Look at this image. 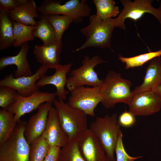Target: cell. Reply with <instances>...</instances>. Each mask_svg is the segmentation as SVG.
Instances as JSON below:
<instances>
[{
  "label": "cell",
  "instance_id": "cell-1",
  "mask_svg": "<svg viewBox=\"0 0 161 161\" xmlns=\"http://www.w3.org/2000/svg\"><path fill=\"white\" fill-rule=\"evenodd\" d=\"M131 81L123 78L119 73L110 70L100 87L101 103L106 109L114 108L119 103L128 105L133 96Z\"/></svg>",
  "mask_w": 161,
  "mask_h": 161
},
{
  "label": "cell",
  "instance_id": "cell-2",
  "mask_svg": "<svg viewBox=\"0 0 161 161\" xmlns=\"http://www.w3.org/2000/svg\"><path fill=\"white\" fill-rule=\"evenodd\" d=\"M121 126L117 115L106 114L97 117L90 124L89 128L97 136L103 145L109 161H116L114 153L120 134Z\"/></svg>",
  "mask_w": 161,
  "mask_h": 161
},
{
  "label": "cell",
  "instance_id": "cell-3",
  "mask_svg": "<svg viewBox=\"0 0 161 161\" xmlns=\"http://www.w3.org/2000/svg\"><path fill=\"white\" fill-rule=\"evenodd\" d=\"M114 27L110 18L103 20L96 14L90 16L89 23L80 30L86 40L80 47L73 51L75 52L89 47L107 48L112 50L111 38Z\"/></svg>",
  "mask_w": 161,
  "mask_h": 161
},
{
  "label": "cell",
  "instance_id": "cell-4",
  "mask_svg": "<svg viewBox=\"0 0 161 161\" xmlns=\"http://www.w3.org/2000/svg\"><path fill=\"white\" fill-rule=\"evenodd\" d=\"M53 104L61 124L68 136V141L76 139L88 129L87 115L83 112L58 98L54 100Z\"/></svg>",
  "mask_w": 161,
  "mask_h": 161
},
{
  "label": "cell",
  "instance_id": "cell-5",
  "mask_svg": "<svg viewBox=\"0 0 161 161\" xmlns=\"http://www.w3.org/2000/svg\"><path fill=\"white\" fill-rule=\"evenodd\" d=\"M26 123L20 119L10 137L0 145V161H29L30 144L24 134Z\"/></svg>",
  "mask_w": 161,
  "mask_h": 161
},
{
  "label": "cell",
  "instance_id": "cell-6",
  "mask_svg": "<svg viewBox=\"0 0 161 161\" xmlns=\"http://www.w3.org/2000/svg\"><path fill=\"white\" fill-rule=\"evenodd\" d=\"M106 62L98 55L91 58L85 56L81 65L69 73L66 85L68 90L70 92L76 87L84 85L100 87L103 80L99 79L94 68L98 64Z\"/></svg>",
  "mask_w": 161,
  "mask_h": 161
},
{
  "label": "cell",
  "instance_id": "cell-7",
  "mask_svg": "<svg viewBox=\"0 0 161 161\" xmlns=\"http://www.w3.org/2000/svg\"><path fill=\"white\" fill-rule=\"evenodd\" d=\"M86 0H70L64 4L59 1L44 0L37 8L43 15H59L71 17L75 23H80L83 18L90 16L91 10Z\"/></svg>",
  "mask_w": 161,
  "mask_h": 161
},
{
  "label": "cell",
  "instance_id": "cell-8",
  "mask_svg": "<svg viewBox=\"0 0 161 161\" xmlns=\"http://www.w3.org/2000/svg\"><path fill=\"white\" fill-rule=\"evenodd\" d=\"M120 1L123 8L117 18H110L111 24L114 27L125 30L124 22L126 19L129 18L136 21L145 13L153 15L161 25V4L159 8H155L151 5L153 0H135L134 1L121 0Z\"/></svg>",
  "mask_w": 161,
  "mask_h": 161
},
{
  "label": "cell",
  "instance_id": "cell-9",
  "mask_svg": "<svg viewBox=\"0 0 161 161\" xmlns=\"http://www.w3.org/2000/svg\"><path fill=\"white\" fill-rule=\"evenodd\" d=\"M102 99L100 87L82 86L70 91L68 103L71 107L93 117L95 116V109L98 103H101Z\"/></svg>",
  "mask_w": 161,
  "mask_h": 161
},
{
  "label": "cell",
  "instance_id": "cell-10",
  "mask_svg": "<svg viewBox=\"0 0 161 161\" xmlns=\"http://www.w3.org/2000/svg\"><path fill=\"white\" fill-rule=\"evenodd\" d=\"M56 97L55 93L42 92L39 90L27 97L18 94L15 103L7 110L14 114L15 120L18 123L22 116L38 109L44 102L53 103Z\"/></svg>",
  "mask_w": 161,
  "mask_h": 161
},
{
  "label": "cell",
  "instance_id": "cell-11",
  "mask_svg": "<svg viewBox=\"0 0 161 161\" xmlns=\"http://www.w3.org/2000/svg\"><path fill=\"white\" fill-rule=\"evenodd\" d=\"M49 68L42 65L32 75L16 78L13 73L6 76L0 81V86H7L16 91L20 95L27 97L39 90L40 87L36 85L38 80L45 75Z\"/></svg>",
  "mask_w": 161,
  "mask_h": 161
},
{
  "label": "cell",
  "instance_id": "cell-12",
  "mask_svg": "<svg viewBox=\"0 0 161 161\" xmlns=\"http://www.w3.org/2000/svg\"><path fill=\"white\" fill-rule=\"evenodd\" d=\"M76 139L80 151L86 161H109L103 145L89 129L82 132Z\"/></svg>",
  "mask_w": 161,
  "mask_h": 161
},
{
  "label": "cell",
  "instance_id": "cell-13",
  "mask_svg": "<svg viewBox=\"0 0 161 161\" xmlns=\"http://www.w3.org/2000/svg\"><path fill=\"white\" fill-rule=\"evenodd\" d=\"M129 111L135 116H148L159 112L161 108V98L152 90L134 95L128 105Z\"/></svg>",
  "mask_w": 161,
  "mask_h": 161
},
{
  "label": "cell",
  "instance_id": "cell-14",
  "mask_svg": "<svg viewBox=\"0 0 161 161\" xmlns=\"http://www.w3.org/2000/svg\"><path fill=\"white\" fill-rule=\"evenodd\" d=\"M52 104L48 102L41 104L37 112L32 115L27 123L24 134L29 144L41 135L45 129L49 113Z\"/></svg>",
  "mask_w": 161,
  "mask_h": 161
},
{
  "label": "cell",
  "instance_id": "cell-15",
  "mask_svg": "<svg viewBox=\"0 0 161 161\" xmlns=\"http://www.w3.org/2000/svg\"><path fill=\"white\" fill-rule=\"evenodd\" d=\"M72 64L70 63L64 65L59 64L55 69V73L51 75H44L37 81L36 85L39 87H43L48 84L54 86L56 88L55 93L58 99L65 100L69 92L65 88L66 85L67 74L71 71Z\"/></svg>",
  "mask_w": 161,
  "mask_h": 161
},
{
  "label": "cell",
  "instance_id": "cell-16",
  "mask_svg": "<svg viewBox=\"0 0 161 161\" xmlns=\"http://www.w3.org/2000/svg\"><path fill=\"white\" fill-rule=\"evenodd\" d=\"M50 146L61 148L68 141V136L60 123L56 110L49 111L45 129L41 135Z\"/></svg>",
  "mask_w": 161,
  "mask_h": 161
},
{
  "label": "cell",
  "instance_id": "cell-17",
  "mask_svg": "<svg viewBox=\"0 0 161 161\" xmlns=\"http://www.w3.org/2000/svg\"><path fill=\"white\" fill-rule=\"evenodd\" d=\"M30 47L28 42H25L21 46L20 51L16 55L1 57L0 70H1L8 66L14 65L17 66L13 75L15 78L32 75L33 74L27 58Z\"/></svg>",
  "mask_w": 161,
  "mask_h": 161
},
{
  "label": "cell",
  "instance_id": "cell-18",
  "mask_svg": "<svg viewBox=\"0 0 161 161\" xmlns=\"http://www.w3.org/2000/svg\"><path fill=\"white\" fill-rule=\"evenodd\" d=\"M13 20L27 25L35 26L39 15L35 1L33 0H21L14 9L8 11Z\"/></svg>",
  "mask_w": 161,
  "mask_h": 161
},
{
  "label": "cell",
  "instance_id": "cell-19",
  "mask_svg": "<svg viewBox=\"0 0 161 161\" xmlns=\"http://www.w3.org/2000/svg\"><path fill=\"white\" fill-rule=\"evenodd\" d=\"M62 45L56 42L41 45H35L33 51L37 61L49 69H54L58 66Z\"/></svg>",
  "mask_w": 161,
  "mask_h": 161
},
{
  "label": "cell",
  "instance_id": "cell-20",
  "mask_svg": "<svg viewBox=\"0 0 161 161\" xmlns=\"http://www.w3.org/2000/svg\"><path fill=\"white\" fill-rule=\"evenodd\" d=\"M161 84V58L157 57L150 61L145 69V74L142 83L135 87L132 92L133 95L152 90Z\"/></svg>",
  "mask_w": 161,
  "mask_h": 161
},
{
  "label": "cell",
  "instance_id": "cell-21",
  "mask_svg": "<svg viewBox=\"0 0 161 161\" xmlns=\"http://www.w3.org/2000/svg\"><path fill=\"white\" fill-rule=\"evenodd\" d=\"M13 21L8 11L0 10V49L4 50L13 46L15 40Z\"/></svg>",
  "mask_w": 161,
  "mask_h": 161
},
{
  "label": "cell",
  "instance_id": "cell-22",
  "mask_svg": "<svg viewBox=\"0 0 161 161\" xmlns=\"http://www.w3.org/2000/svg\"><path fill=\"white\" fill-rule=\"evenodd\" d=\"M38 18L39 20L37 21L32 32L34 37L40 39L45 45L57 42L55 32L53 27L43 15L40 14Z\"/></svg>",
  "mask_w": 161,
  "mask_h": 161
},
{
  "label": "cell",
  "instance_id": "cell-23",
  "mask_svg": "<svg viewBox=\"0 0 161 161\" xmlns=\"http://www.w3.org/2000/svg\"><path fill=\"white\" fill-rule=\"evenodd\" d=\"M17 123L13 113L8 110L0 109V145L10 137Z\"/></svg>",
  "mask_w": 161,
  "mask_h": 161
},
{
  "label": "cell",
  "instance_id": "cell-24",
  "mask_svg": "<svg viewBox=\"0 0 161 161\" xmlns=\"http://www.w3.org/2000/svg\"><path fill=\"white\" fill-rule=\"evenodd\" d=\"M43 15L53 27L55 32L56 42L62 46V38L63 34L73 22V19L70 17L66 15Z\"/></svg>",
  "mask_w": 161,
  "mask_h": 161
},
{
  "label": "cell",
  "instance_id": "cell-25",
  "mask_svg": "<svg viewBox=\"0 0 161 161\" xmlns=\"http://www.w3.org/2000/svg\"><path fill=\"white\" fill-rule=\"evenodd\" d=\"M58 161H86L80 151L77 139L68 141L61 148Z\"/></svg>",
  "mask_w": 161,
  "mask_h": 161
},
{
  "label": "cell",
  "instance_id": "cell-26",
  "mask_svg": "<svg viewBox=\"0 0 161 161\" xmlns=\"http://www.w3.org/2000/svg\"><path fill=\"white\" fill-rule=\"evenodd\" d=\"M50 145L41 135L30 144L29 161H44Z\"/></svg>",
  "mask_w": 161,
  "mask_h": 161
},
{
  "label": "cell",
  "instance_id": "cell-27",
  "mask_svg": "<svg viewBox=\"0 0 161 161\" xmlns=\"http://www.w3.org/2000/svg\"><path fill=\"white\" fill-rule=\"evenodd\" d=\"M13 32L15 47H21L23 44L33 40L32 32L35 26L27 25L13 21Z\"/></svg>",
  "mask_w": 161,
  "mask_h": 161
},
{
  "label": "cell",
  "instance_id": "cell-28",
  "mask_svg": "<svg viewBox=\"0 0 161 161\" xmlns=\"http://www.w3.org/2000/svg\"><path fill=\"white\" fill-rule=\"evenodd\" d=\"M96 9V14L103 20L114 17L119 13L118 7L113 0H94Z\"/></svg>",
  "mask_w": 161,
  "mask_h": 161
},
{
  "label": "cell",
  "instance_id": "cell-29",
  "mask_svg": "<svg viewBox=\"0 0 161 161\" xmlns=\"http://www.w3.org/2000/svg\"><path fill=\"white\" fill-rule=\"evenodd\" d=\"M161 56V49L158 51L150 52L137 56L125 57L119 55V59L125 64V68L129 69L141 66L153 58Z\"/></svg>",
  "mask_w": 161,
  "mask_h": 161
},
{
  "label": "cell",
  "instance_id": "cell-30",
  "mask_svg": "<svg viewBox=\"0 0 161 161\" xmlns=\"http://www.w3.org/2000/svg\"><path fill=\"white\" fill-rule=\"evenodd\" d=\"M18 93L13 88L7 86H0V106L7 109L16 102Z\"/></svg>",
  "mask_w": 161,
  "mask_h": 161
},
{
  "label": "cell",
  "instance_id": "cell-31",
  "mask_svg": "<svg viewBox=\"0 0 161 161\" xmlns=\"http://www.w3.org/2000/svg\"><path fill=\"white\" fill-rule=\"evenodd\" d=\"M123 134L121 131L119 135L115 147V152L116 156V161H134L142 158V156L132 157L126 152L123 142Z\"/></svg>",
  "mask_w": 161,
  "mask_h": 161
},
{
  "label": "cell",
  "instance_id": "cell-32",
  "mask_svg": "<svg viewBox=\"0 0 161 161\" xmlns=\"http://www.w3.org/2000/svg\"><path fill=\"white\" fill-rule=\"evenodd\" d=\"M135 116L129 111H125L120 115L118 122L121 126L125 128L130 127L133 126L136 123Z\"/></svg>",
  "mask_w": 161,
  "mask_h": 161
},
{
  "label": "cell",
  "instance_id": "cell-33",
  "mask_svg": "<svg viewBox=\"0 0 161 161\" xmlns=\"http://www.w3.org/2000/svg\"><path fill=\"white\" fill-rule=\"evenodd\" d=\"M21 0H0V10L9 11L16 8Z\"/></svg>",
  "mask_w": 161,
  "mask_h": 161
},
{
  "label": "cell",
  "instance_id": "cell-34",
  "mask_svg": "<svg viewBox=\"0 0 161 161\" xmlns=\"http://www.w3.org/2000/svg\"><path fill=\"white\" fill-rule=\"evenodd\" d=\"M61 148L50 146L49 148L44 161H58Z\"/></svg>",
  "mask_w": 161,
  "mask_h": 161
},
{
  "label": "cell",
  "instance_id": "cell-35",
  "mask_svg": "<svg viewBox=\"0 0 161 161\" xmlns=\"http://www.w3.org/2000/svg\"><path fill=\"white\" fill-rule=\"evenodd\" d=\"M152 90L157 93L161 98V84L154 87Z\"/></svg>",
  "mask_w": 161,
  "mask_h": 161
},
{
  "label": "cell",
  "instance_id": "cell-36",
  "mask_svg": "<svg viewBox=\"0 0 161 161\" xmlns=\"http://www.w3.org/2000/svg\"><path fill=\"white\" fill-rule=\"evenodd\" d=\"M161 27V25H160Z\"/></svg>",
  "mask_w": 161,
  "mask_h": 161
},
{
  "label": "cell",
  "instance_id": "cell-37",
  "mask_svg": "<svg viewBox=\"0 0 161 161\" xmlns=\"http://www.w3.org/2000/svg\"></svg>",
  "mask_w": 161,
  "mask_h": 161
}]
</instances>
